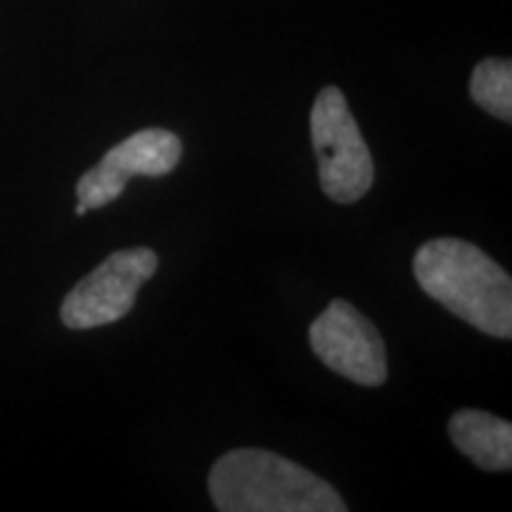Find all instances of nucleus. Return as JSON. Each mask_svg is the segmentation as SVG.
Instances as JSON below:
<instances>
[{
	"mask_svg": "<svg viewBox=\"0 0 512 512\" xmlns=\"http://www.w3.org/2000/svg\"><path fill=\"white\" fill-rule=\"evenodd\" d=\"M313 354L337 375L380 387L387 382V347L370 320L354 304L335 299L309 328Z\"/></svg>",
	"mask_w": 512,
	"mask_h": 512,
	"instance_id": "39448f33",
	"label": "nucleus"
},
{
	"mask_svg": "<svg viewBox=\"0 0 512 512\" xmlns=\"http://www.w3.org/2000/svg\"><path fill=\"white\" fill-rule=\"evenodd\" d=\"M152 249L133 247L107 256L64 297L60 316L69 330H91L117 323L136 304L140 287L157 273Z\"/></svg>",
	"mask_w": 512,
	"mask_h": 512,
	"instance_id": "20e7f679",
	"label": "nucleus"
},
{
	"mask_svg": "<svg viewBox=\"0 0 512 512\" xmlns=\"http://www.w3.org/2000/svg\"><path fill=\"white\" fill-rule=\"evenodd\" d=\"M74 211H76V216H83V214H88V207H86V204L79 202V204H76Z\"/></svg>",
	"mask_w": 512,
	"mask_h": 512,
	"instance_id": "1a4fd4ad",
	"label": "nucleus"
},
{
	"mask_svg": "<svg viewBox=\"0 0 512 512\" xmlns=\"http://www.w3.org/2000/svg\"><path fill=\"white\" fill-rule=\"evenodd\" d=\"M422 292L484 335L512 337V280L472 242L437 238L413 259Z\"/></svg>",
	"mask_w": 512,
	"mask_h": 512,
	"instance_id": "f257e3e1",
	"label": "nucleus"
},
{
	"mask_svg": "<svg viewBox=\"0 0 512 512\" xmlns=\"http://www.w3.org/2000/svg\"><path fill=\"white\" fill-rule=\"evenodd\" d=\"M183 157V143L174 131L145 128L114 145L98 166L86 171L76 183V197L88 211L112 204L131 178H159L171 174Z\"/></svg>",
	"mask_w": 512,
	"mask_h": 512,
	"instance_id": "423d86ee",
	"label": "nucleus"
},
{
	"mask_svg": "<svg viewBox=\"0 0 512 512\" xmlns=\"http://www.w3.org/2000/svg\"><path fill=\"white\" fill-rule=\"evenodd\" d=\"M470 95L494 117L512 119V64L510 60L479 62L470 79Z\"/></svg>",
	"mask_w": 512,
	"mask_h": 512,
	"instance_id": "6e6552de",
	"label": "nucleus"
},
{
	"mask_svg": "<svg viewBox=\"0 0 512 512\" xmlns=\"http://www.w3.org/2000/svg\"><path fill=\"white\" fill-rule=\"evenodd\" d=\"M448 434L463 456L477 467L501 472L512 467V425L484 411H458L448 422Z\"/></svg>",
	"mask_w": 512,
	"mask_h": 512,
	"instance_id": "0eeeda50",
	"label": "nucleus"
},
{
	"mask_svg": "<svg viewBox=\"0 0 512 512\" xmlns=\"http://www.w3.org/2000/svg\"><path fill=\"white\" fill-rule=\"evenodd\" d=\"M311 140L325 195L337 204L363 200L375 181L373 157L337 86H325L313 102Z\"/></svg>",
	"mask_w": 512,
	"mask_h": 512,
	"instance_id": "7ed1b4c3",
	"label": "nucleus"
},
{
	"mask_svg": "<svg viewBox=\"0 0 512 512\" xmlns=\"http://www.w3.org/2000/svg\"><path fill=\"white\" fill-rule=\"evenodd\" d=\"M209 494L221 512H344L347 503L306 467L264 448H238L216 460Z\"/></svg>",
	"mask_w": 512,
	"mask_h": 512,
	"instance_id": "f03ea898",
	"label": "nucleus"
}]
</instances>
